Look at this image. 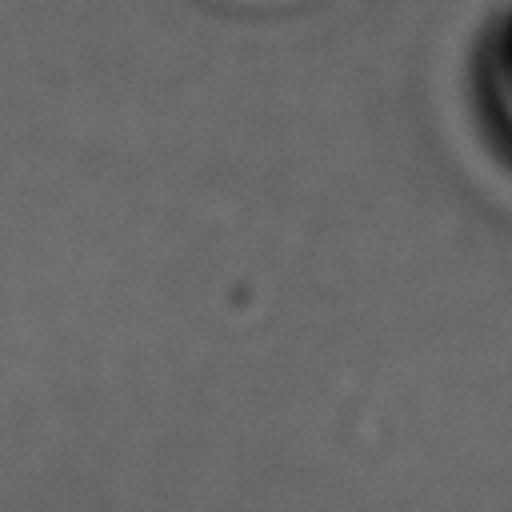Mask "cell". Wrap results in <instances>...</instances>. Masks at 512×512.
Returning <instances> with one entry per match:
<instances>
[]
</instances>
